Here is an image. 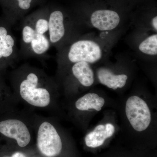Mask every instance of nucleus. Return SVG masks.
Segmentation results:
<instances>
[{
  "label": "nucleus",
  "mask_w": 157,
  "mask_h": 157,
  "mask_svg": "<svg viewBox=\"0 0 157 157\" xmlns=\"http://www.w3.org/2000/svg\"><path fill=\"white\" fill-rule=\"evenodd\" d=\"M90 21L93 27L98 30L111 31L119 25L121 17L115 11L101 9L93 12L91 15Z\"/></svg>",
  "instance_id": "obj_10"
},
{
  "label": "nucleus",
  "mask_w": 157,
  "mask_h": 157,
  "mask_svg": "<svg viewBox=\"0 0 157 157\" xmlns=\"http://www.w3.org/2000/svg\"><path fill=\"white\" fill-rule=\"evenodd\" d=\"M26 157L21 152H16L11 157Z\"/></svg>",
  "instance_id": "obj_18"
},
{
  "label": "nucleus",
  "mask_w": 157,
  "mask_h": 157,
  "mask_svg": "<svg viewBox=\"0 0 157 157\" xmlns=\"http://www.w3.org/2000/svg\"><path fill=\"white\" fill-rule=\"evenodd\" d=\"M49 7H45L21 20V38L19 59H46L51 45L48 35Z\"/></svg>",
  "instance_id": "obj_1"
},
{
  "label": "nucleus",
  "mask_w": 157,
  "mask_h": 157,
  "mask_svg": "<svg viewBox=\"0 0 157 157\" xmlns=\"http://www.w3.org/2000/svg\"><path fill=\"white\" fill-rule=\"evenodd\" d=\"M151 24L152 28L153 29L155 32H157V16H155L154 17H153L152 19H151Z\"/></svg>",
  "instance_id": "obj_17"
},
{
  "label": "nucleus",
  "mask_w": 157,
  "mask_h": 157,
  "mask_svg": "<svg viewBox=\"0 0 157 157\" xmlns=\"http://www.w3.org/2000/svg\"><path fill=\"white\" fill-rule=\"evenodd\" d=\"M39 0H0L4 16L12 25L21 20Z\"/></svg>",
  "instance_id": "obj_9"
},
{
  "label": "nucleus",
  "mask_w": 157,
  "mask_h": 157,
  "mask_svg": "<svg viewBox=\"0 0 157 157\" xmlns=\"http://www.w3.org/2000/svg\"><path fill=\"white\" fill-rule=\"evenodd\" d=\"M0 136L14 139L21 147L27 146L31 140L30 132L23 122L6 117L3 114H0Z\"/></svg>",
  "instance_id": "obj_8"
},
{
  "label": "nucleus",
  "mask_w": 157,
  "mask_h": 157,
  "mask_svg": "<svg viewBox=\"0 0 157 157\" xmlns=\"http://www.w3.org/2000/svg\"><path fill=\"white\" fill-rule=\"evenodd\" d=\"M37 145L39 151L46 157H55L62 150L61 137L53 125L44 121L39 126L37 137Z\"/></svg>",
  "instance_id": "obj_6"
},
{
  "label": "nucleus",
  "mask_w": 157,
  "mask_h": 157,
  "mask_svg": "<svg viewBox=\"0 0 157 157\" xmlns=\"http://www.w3.org/2000/svg\"><path fill=\"white\" fill-rule=\"evenodd\" d=\"M97 75L100 83L114 90L124 87L128 78L125 74L115 75L111 70L104 67L98 70Z\"/></svg>",
  "instance_id": "obj_12"
},
{
  "label": "nucleus",
  "mask_w": 157,
  "mask_h": 157,
  "mask_svg": "<svg viewBox=\"0 0 157 157\" xmlns=\"http://www.w3.org/2000/svg\"><path fill=\"white\" fill-rule=\"evenodd\" d=\"M115 128L111 124L99 125L93 132L86 135L85 138L86 144L89 147H98L103 145L107 138L111 137L114 134Z\"/></svg>",
  "instance_id": "obj_11"
},
{
  "label": "nucleus",
  "mask_w": 157,
  "mask_h": 157,
  "mask_svg": "<svg viewBox=\"0 0 157 157\" xmlns=\"http://www.w3.org/2000/svg\"><path fill=\"white\" fill-rule=\"evenodd\" d=\"M103 54L102 47L96 41L76 39L59 51L57 59L59 67L80 62L93 64L101 60Z\"/></svg>",
  "instance_id": "obj_3"
},
{
  "label": "nucleus",
  "mask_w": 157,
  "mask_h": 157,
  "mask_svg": "<svg viewBox=\"0 0 157 157\" xmlns=\"http://www.w3.org/2000/svg\"><path fill=\"white\" fill-rule=\"evenodd\" d=\"M11 78L13 87L28 104L39 108L50 104L54 83L43 70L24 64L13 71Z\"/></svg>",
  "instance_id": "obj_2"
},
{
  "label": "nucleus",
  "mask_w": 157,
  "mask_h": 157,
  "mask_svg": "<svg viewBox=\"0 0 157 157\" xmlns=\"http://www.w3.org/2000/svg\"><path fill=\"white\" fill-rule=\"evenodd\" d=\"M105 104V100L94 93H89L78 99L75 103L76 109L81 111L94 109L101 110Z\"/></svg>",
  "instance_id": "obj_14"
},
{
  "label": "nucleus",
  "mask_w": 157,
  "mask_h": 157,
  "mask_svg": "<svg viewBox=\"0 0 157 157\" xmlns=\"http://www.w3.org/2000/svg\"><path fill=\"white\" fill-rule=\"evenodd\" d=\"M71 65L72 74L82 85L89 87L94 84V73L90 63L80 62Z\"/></svg>",
  "instance_id": "obj_13"
},
{
  "label": "nucleus",
  "mask_w": 157,
  "mask_h": 157,
  "mask_svg": "<svg viewBox=\"0 0 157 157\" xmlns=\"http://www.w3.org/2000/svg\"><path fill=\"white\" fill-rule=\"evenodd\" d=\"M125 112L133 128L138 132L146 130L151 122L150 110L146 102L139 97L133 96L128 99Z\"/></svg>",
  "instance_id": "obj_7"
},
{
  "label": "nucleus",
  "mask_w": 157,
  "mask_h": 157,
  "mask_svg": "<svg viewBox=\"0 0 157 157\" xmlns=\"http://www.w3.org/2000/svg\"><path fill=\"white\" fill-rule=\"evenodd\" d=\"M62 10L49 7L48 35L51 46L59 51L76 39L75 25Z\"/></svg>",
  "instance_id": "obj_4"
},
{
  "label": "nucleus",
  "mask_w": 157,
  "mask_h": 157,
  "mask_svg": "<svg viewBox=\"0 0 157 157\" xmlns=\"http://www.w3.org/2000/svg\"><path fill=\"white\" fill-rule=\"evenodd\" d=\"M5 73L0 72V114L6 113L8 111L10 96L9 88L4 78Z\"/></svg>",
  "instance_id": "obj_16"
},
{
  "label": "nucleus",
  "mask_w": 157,
  "mask_h": 157,
  "mask_svg": "<svg viewBox=\"0 0 157 157\" xmlns=\"http://www.w3.org/2000/svg\"><path fill=\"white\" fill-rule=\"evenodd\" d=\"M12 26L3 15L0 17V72L5 73L19 59V49Z\"/></svg>",
  "instance_id": "obj_5"
},
{
  "label": "nucleus",
  "mask_w": 157,
  "mask_h": 157,
  "mask_svg": "<svg viewBox=\"0 0 157 157\" xmlns=\"http://www.w3.org/2000/svg\"><path fill=\"white\" fill-rule=\"evenodd\" d=\"M138 49L144 54L157 56V34H152L144 39L139 44Z\"/></svg>",
  "instance_id": "obj_15"
}]
</instances>
